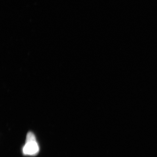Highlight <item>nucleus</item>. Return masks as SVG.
Segmentation results:
<instances>
[{"instance_id": "nucleus-1", "label": "nucleus", "mask_w": 157, "mask_h": 157, "mask_svg": "<svg viewBox=\"0 0 157 157\" xmlns=\"http://www.w3.org/2000/svg\"><path fill=\"white\" fill-rule=\"evenodd\" d=\"M39 148L34 133L29 132L27 135L25 144L23 148V154L34 156L38 154Z\"/></svg>"}]
</instances>
